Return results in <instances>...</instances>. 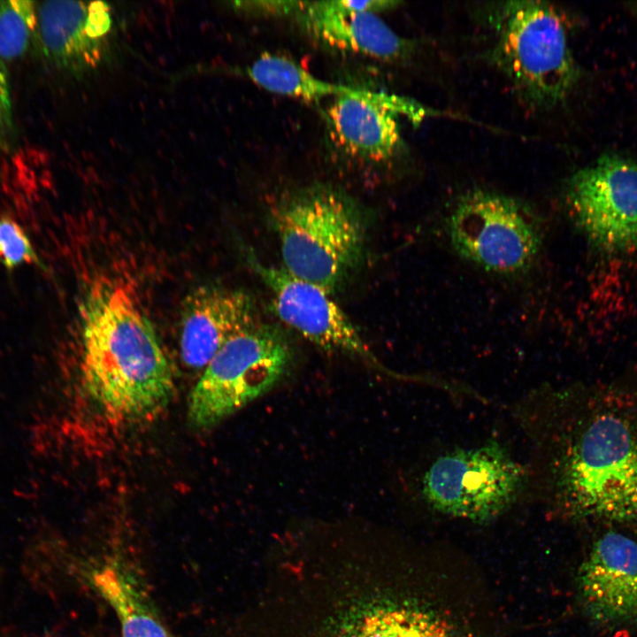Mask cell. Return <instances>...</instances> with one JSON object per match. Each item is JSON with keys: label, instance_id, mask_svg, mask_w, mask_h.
Returning <instances> with one entry per match:
<instances>
[{"label": "cell", "instance_id": "6da1fadb", "mask_svg": "<svg viewBox=\"0 0 637 637\" xmlns=\"http://www.w3.org/2000/svg\"><path fill=\"white\" fill-rule=\"evenodd\" d=\"M260 637H459L443 617L389 583L375 553L272 559Z\"/></svg>", "mask_w": 637, "mask_h": 637}, {"label": "cell", "instance_id": "7a4b0ae2", "mask_svg": "<svg viewBox=\"0 0 637 637\" xmlns=\"http://www.w3.org/2000/svg\"><path fill=\"white\" fill-rule=\"evenodd\" d=\"M81 379L108 415L126 420L162 411L174 392L156 331L121 286L94 284L81 305Z\"/></svg>", "mask_w": 637, "mask_h": 637}, {"label": "cell", "instance_id": "3957f363", "mask_svg": "<svg viewBox=\"0 0 637 637\" xmlns=\"http://www.w3.org/2000/svg\"><path fill=\"white\" fill-rule=\"evenodd\" d=\"M282 267L330 294L360 265L366 242L364 216L346 195L317 186L287 195L270 210Z\"/></svg>", "mask_w": 637, "mask_h": 637}, {"label": "cell", "instance_id": "277c9868", "mask_svg": "<svg viewBox=\"0 0 637 637\" xmlns=\"http://www.w3.org/2000/svg\"><path fill=\"white\" fill-rule=\"evenodd\" d=\"M489 55L525 102L538 109L563 103L579 72L565 20L559 10L541 1H507L487 19Z\"/></svg>", "mask_w": 637, "mask_h": 637}, {"label": "cell", "instance_id": "5b68a950", "mask_svg": "<svg viewBox=\"0 0 637 637\" xmlns=\"http://www.w3.org/2000/svg\"><path fill=\"white\" fill-rule=\"evenodd\" d=\"M553 467L556 500L570 515L637 519V435L625 419L596 417Z\"/></svg>", "mask_w": 637, "mask_h": 637}, {"label": "cell", "instance_id": "8992f818", "mask_svg": "<svg viewBox=\"0 0 637 637\" xmlns=\"http://www.w3.org/2000/svg\"><path fill=\"white\" fill-rule=\"evenodd\" d=\"M293 350L274 326L256 322L226 341L193 388L188 419L207 429L273 388L287 374Z\"/></svg>", "mask_w": 637, "mask_h": 637}, {"label": "cell", "instance_id": "52a82bcc", "mask_svg": "<svg viewBox=\"0 0 637 637\" xmlns=\"http://www.w3.org/2000/svg\"><path fill=\"white\" fill-rule=\"evenodd\" d=\"M528 473L496 441L440 456L426 471L421 491L440 513L487 523L517 502Z\"/></svg>", "mask_w": 637, "mask_h": 637}, {"label": "cell", "instance_id": "ba28073f", "mask_svg": "<svg viewBox=\"0 0 637 637\" xmlns=\"http://www.w3.org/2000/svg\"><path fill=\"white\" fill-rule=\"evenodd\" d=\"M447 226L458 255L496 274L525 272L541 247L537 215L523 203L496 192H467L455 204Z\"/></svg>", "mask_w": 637, "mask_h": 637}, {"label": "cell", "instance_id": "9c48e42d", "mask_svg": "<svg viewBox=\"0 0 637 637\" xmlns=\"http://www.w3.org/2000/svg\"><path fill=\"white\" fill-rule=\"evenodd\" d=\"M566 197L580 229L608 252L637 249V163L604 155L577 171Z\"/></svg>", "mask_w": 637, "mask_h": 637}, {"label": "cell", "instance_id": "30bf717a", "mask_svg": "<svg viewBox=\"0 0 637 637\" xmlns=\"http://www.w3.org/2000/svg\"><path fill=\"white\" fill-rule=\"evenodd\" d=\"M249 262L270 289L277 315L285 324L324 350L344 354L385 371L332 294L293 276L282 266L261 263L255 257Z\"/></svg>", "mask_w": 637, "mask_h": 637}, {"label": "cell", "instance_id": "8fae6325", "mask_svg": "<svg viewBox=\"0 0 637 637\" xmlns=\"http://www.w3.org/2000/svg\"><path fill=\"white\" fill-rule=\"evenodd\" d=\"M438 112L395 94L357 88L335 96L326 111L327 127L335 144L349 156L384 162L403 147L400 116L418 124Z\"/></svg>", "mask_w": 637, "mask_h": 637}, {"label": "cell", "instance_id": "7c38bea8", "mask_svg": "<svg viewBox=\"0 0 637 637\" xmlns=\"http://www.w3.org/2000/svg\"><path fill=\"white\" fill-rule=\"evenodd\" d=\"M577 587L587 615L603 625L637 621V541L608 532L579 568Z\"/></svg>", "mask_w": 637, "mask_h": 637}, {"label": "cell", "instance_id": "4fadbf2b", "mask_svg": "<svg viewBox=\"0 0 637 637\" xmlns=\"http://www.w3.org/2000/svg\"><path fill=\"white\" fill-rule=\"evenodd\" d=\"M256 322L255 305L247 293L219 286L197 288L183 304L182 360L195 369L205 367L226 341Z\"/></svg>", "mask_w": 637, "mask_h": 637}, {"label": "cell", "instance_id": "5bb4252c", "mask_svg": "<svg viewBox=\"0 0 637 637\" xmlns=\"http://www.w3.org/2000/svg\"><path fill=\"white\" fill-rule=\"evenodd\" d=\"M37 16L42 48L53 64L81 69L100 60L112 25L106 3L45 1L37 6Z\"/></svg>", "mask_w": 637, "mask_h": 637}, {"label": "cell", "instance_id": "9a60e30c", "mask_svg": "<svg viewBox=\"0 0 637 637\" xmlns=\"http://www.w3.org/2000/svg\"><path fill=\"white\" fill-rule=\"evenodd\" d=\"M299 15L311 35L334 49L383 60L402 58L411 50V42L377 13L345 10L326 0L305 2Z\"/></svg>", "mask_w": 637, "mask_h": 637}, {"label": "cell", "instance_id": "2e32d148", "mask_svg": "<svg viewBox=\"0 0 637 637\" xmlns=\"http://www.w3.org/2000/svg\"><path fill=\"white\" fill-rule=\"evenodd\" d=\"M89 579L114 610L121 637H172L142 583L122 563L102 564L91 572Z\"/></svg>", "mask_w": 637, "mask_h": 637}, {"label": "cell", "instance_id": "e0dca14e", "mask_svg": "<svg viewBox=\"0 0 637 637\" xmlns=\"http://www.w3.org/2000/svg\"><path fill=\"white\" fill-rule=\"evenodd\" d=\"M245 73L257 85L270 92L305 100H318L353 94L357 88L323 81L295 61L265 53L249 65Z\"/></svg>", "mask_w": 637, "mask_h": 637}, {"label": "cell", "instance_id": "ac0fdd59", "mask_svg": "<svg viewBox=\"0 0 637 637\" xmlns=\"http://www.w3.org/2000/svg\"><path fill=\"white\" fill-rule=\"evenodd\" d=\"M37 25V6L34 1H0V59L12 60L25 54Z\"/></svg>", "mask_w": 637, "mask_h": 637}, {"label": "cell", "instance_id": "d6986e66", "mask_svg": "<svg viewBox=\"0 0 637 637\" xmlns=\"http://www.w3.org/2000/svg\"><path fill=\"white\" fill-rule=\"evenodd\" d=\"M0 263L10 270L23 264L41 265L23 228L7 216L0 217Z\"/></svg>", "mask_w": 637, "mask_h": 637}, {"label": "cell", "instance_id": "ffe728a7", "mask_svg": "<svg viewBox=\"0 0 637 637\" xmlns=\"http://www.w3.org/2000/svg\"><path fill=\"white\" fill-rule=\"evenodd\" d=\"M13 130L11 88L6 66L0 59V143L5 142Z\"/></svg>", "mask_w": 637, "mask_h": 637}, {"label": "cell", "instance_id": "44dd1931", "mask_svg": "<svg viewBox=\"0 0 637 637\" xmlns=\"http://www.w3.org/2000/svg\"><path fill=\"white\" fill-rule=\"evenodd\" d=\"M242 9L269 14H290L299 12L303 8L305 2L298 1H264V2H237ZM240 7V8H241Z\"/></svg>", "mask_w": 637, "mask_h": 637}, {"label": "cell", "instance_id": "7402d4cb", "mask_svg": "<svg viewBox=\"0 0 637 637\" xmlns=\"http://www.w3.org/2000/svg\"><path fill=\"white\" fill-rule=\"evenodd\" d=\"M334 2L337 6L345 10L373 13H378L380 12L394 8L400 3L391 0H334Z\"/></svg>", "mask_w": 637, "mask_h": 637}]
</instances>
